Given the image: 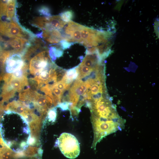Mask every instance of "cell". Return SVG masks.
<instances>
[{
  "label": "cell",
  "instance_id": "obj_2",
  "mask_svg": "<svg viewBox=\"0 0 159 159\" xmlns=\"http://www.w3.org/2000/svg\"><path fill=\"white\" fill-rule=\"evenodd\" d=\"M91 122L94 132V140L92 146L96 145L104 137L122 129L124 127L125 120L119 117L114 119L99 118L92 115Z\"/></svg>",
  "mask_w": 159,
  "mask_h": 159
},
{
  "label": "cell",
  "instance_id": "obj_8",
  "mask_svg": "<svg viewBox=\"0 0 159 159\" xmlns=\"http://www.w3.org/2000/svg\"><path fill=\"white\" fill-rule=\"evenodd\" d=\"M49 51L51 60L53 63H54L57 57L62 56L63 54L62 51L55 47H51Z\"/></svg>",
  "mask_w": 159,
  "mask_h": 159
},
{
  "label": "cell",
  "instance_id": "obj_9",
  "mask_svg": "<svg viewBox=\"0 0 159 159\" xmlns=\"http://www.w3.org/2000/svg\"><path fill=\"white\" fill-rule=\"evenodd\" d=\"M73 15L72 11H67L61 14L60 16L63 21L68 22L72 18Z\"/></svg>",
  "mask_w": 159,
  "mask_h": 159
},
{
  "label": "cell",
  "instance_id": "obj_12",
  "mask_svg": "<svg viewBox=\"0 0 159 159\" xmlns=\"http://www.w3.org/2000/svg\"><path fill=\"white\" fill-rule=\"evenodd\" d=\"M60 43V45L63 49L69 48L71 44V43L64 40L62 41Z\"/></svg>",
  "mask_w": 159,
  "mask_h": 159
},
{
  "label": "cell",
  "instance_id": "obj_1",
  "mask_svg": "<svg viewBox=\"0 0 159 159\" xmlns=\"http://www.w3.org/2000/svg\"><path fill=\"white\" fill-rule=\"evenodd\" d=\"M0 134L6 146L14 152L22 154L35 143L28 122L20 114L5 110L0 117Z\"/></svg>",
  "mask_w": 159,
  "mask_h": 159
},
{
  "label": "cell",
  "instance_id": "obj_5",
  "mask_svg": "<svg viewBox=\"0 0 159 159\" xmlns=\"http://www.w3.org/2000/svg\"><path fill=\"white\" fill-rule=\"evenodd\" d=\"M5 63V71L7 73H12L22 68L25 64L22 56L18 54L10 55L6 59Z\"/></svg>",
  "mask_w": 159,
  "mask_h": 159
},
{
  "label": "cell",
  "instance_id": "obj_7",
  "mask_svg": "<svg viewBox=\"0 0 159 159\" xmlns=\"http://www.w3.org/2000/svg\"><path fill=\"white\" fill-rule=\"evenodd\" d=\"M48 22V17H39L34 19L33 24L42 30L44 29L47 25Z\"/></svg>",
  "mask_w": 159,
  "mask_h": 159
},
{
  "label": "cell",
  "instance_id": "obj_3",
  "mask_svg": "<svg viewBox=\"0 0 159 159\" xmlns=\"http://www.w3.org/2000/svg\"><path fill=\"white\" fill-rule=\"evenodd\" d=\"M54 63L47 49L37 54L31 59L28 65L27 75L30 74L31 76L29 79L34 80L43 71L50 70Z\"/></svg>",
  "mask_w": 159,
  "mask_h": 159
},
{
  "label": "cell",
  "instance_id": "obj_11",
  "mask_svg": "<svg viewBox=\"0 0 159 159\" xmlns=\"http://www.w3.org/2000/svg\"><path fill=\"white\" fill-rule=\"evenodd\" d=\"M72 104L71 103L67 102H64L62 103H60L57 106L59 107L63 110H67L68 109V107L69 105H72Z\"/></svg>",
  "mask_w": 159,
  "mask_h": 159
},
{
  "label": "cell",
  "instance_id": "obj_6",
  "mask_svg": "<svg viewBox=\"0 0 159 159\" xmlns=\"http://www.w3.org/2000/svg\"><path fill=\"white\" fill-rule=\"evenodd\" d=\"M67 22L63 21L59 15L48 17V24L47 28H52L59 30L63 28Z\"/></svg>",
  "mask_w": 159,
  "mask_h": 159
},
{
  "label": "cell",
  "instance_id": "obj_10",
  "mask_svg": "<svg viewBox=\"0 0 159 159\" xmlns=\"http://www.w3.org/2000/svg\"><path fill=\"white\" fill-rule=\"evenodd\" d=\"M39 13L42 15L47 16L46 17L51 16V14L49 9L45 6H42L39 9Z\"/></svg>",
  "mask_w": 159,
  "mask_h": 159
},
{
  "label": "cell",
  "instance_id": "obj_4",
  "mask_svg": "<svg viewBox=\"0 0 159 159\" xmlns=\"http://www.w3.org/2000/svg\"><path fill=\"white\" fill-rule=\"evenodd\" d=\"M58 144L61 153L67 158L74 159L80 154V148L78 141L71 134L62 133L58 139Z\"/></svg>",
  "mask_w": 159,
  "mask_h": 159
}]
</instances>
